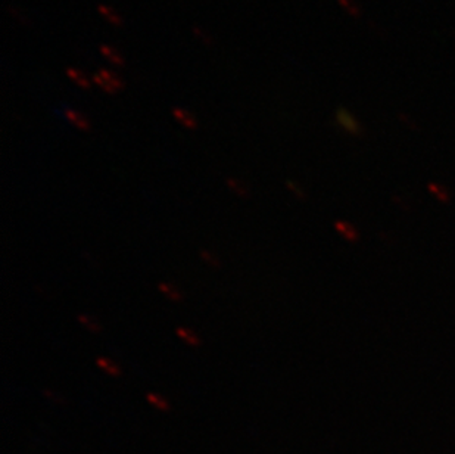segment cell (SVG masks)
I'll return each instance as SVG.
<instances>
[{
	"label": "cell",
	"mask_w": 455,
	"mask_h": 454,
	"mask_svg": "<svg viewBox=\"0 0 455 454\" xmlns=\"http://www.w3.org/2000/svg\"><path fill=\"white\" fill-rule=\"evenodd\" d=\"M92 81L95 83L99 89H102L103 92H106L109 95L118 93L124 87V81L121 80V77L116 76L114 71L106 70V68H102L96 74H93L92 76Z\"/></svg>",
	"instance_id": "6da1fadb"
},
{
	"label": "cell",
	"mask_w": 455,
	"mask_h": 454,
	"mask_svg": "<svg viewBox=\"0 0 455 454\" xmlns=\"http://www.w3.org/2000/svg\"><path fill=\"white\" fill-rule=\"evenodd\" d=\"M63 115L78 130H83V132H89L90 130V121L86 118L83 114H80L78 111H76V109L67 108L63 111Z\"/></svg>",
	"instance_id": "7a4b0ae2"
},
{
	"label": "cell",
	"mask_w": 455,
	"mask_h": 454,
	"mask_svg": "<svg viewBox=\"0 0 455 454\" xmlns=\"http://www.w3.org/2000/svg\"><path fill=\"white\" fill-rule=\"evenodd\" d=\"M172 115L175 119L186 128L189 130H196L198 128V121L196 118L190 114L189 111L183 109V108H172Z\"/></svg>",
	"instance_id": "3957f363"
},
{
	"label": "cell",
	"mask_w": 455,
	"mask_h": 454,
	"mask_svg": "<svg viewBox=\"0 0 455 454\" xmlns=\"http://www.w3.org/2000/svg\"><path fill=\"white\" fill-rule=\"evenodd\" d=\"M99 52L109 60L111 63H114L116 67H124V58L119 55V52L114 49L112 46L109 44H100L99 46Z\"/></svg>",
	"instance_id": "277c9868"
},
{
	"label": "cell",
	"mask_w": 455,
	"mask_h": 454,
	"mask_svg": "<svg viewBox=\"0 0 455 454\" xmlns=\"http://www.w3.org/2000/svg\"><path fill=\"white\" fill-rule=\"evenodd\" d=\"M97 11H99V14H100L105 20L108 21L109 24H112L115 27H121V25H122L121 17L115 12L111 6H108V5H99V6H97Z\"/></svg>",
	"instance_id": "5b68a950"
},
{
	"label": "cell",
	"mask_w": 455,
	"mask_h": 454,
	"mask_svg": "<svg viewBox=\"0 0 455 454\" xmlns=\"http://www.w3.org/2000/svg\"><path fill=\"white\" fill-rule=\"evenodd\" d=\"M67 76L70 77V79L73 80L74 83H76L78 87H81V89H90V80L87 79L81 71H78L77 68H73V67H68L67 68Z\"/></svg>",
	"instance_id": "8992f818"
},
{
	"label": "cell",
	"mask_w": 455,
	"mask_h": 454,
	"mask_svg": "<svg viewBox=\"0 0 455 454\" xmlns=\"http://www.w3.org/2000/svg\"><path fill=\"white\" fill-rule=\"evenodd\" d=\"M338 121H339V124H341L342 127H345V128H348V130H354V132H357L358 130V122L355 121V118L346 111V109H339L338 111Z\"/></svg>",
	"instance_id": "52a82bcc"
},
{
	"label": "cell",
	"mask_w": 455,
	"mask_h": 454,
	"mask_svg": "<svg viewBox=\"0 0 455 454\" xmlns=\"http://www.w3.org/2000/svg\"><path fill=\"white\" fill-rule=\"evenodd\" d=\"M158 289H159L164 295L167 296L168 299H171V301H175V302L181 301V294L178 292V289H177L174 285L168 283V282H161V283L158 285Z\"/></svg>",
	"instance_id": "ba28073f"
},
{
	"label": "cell",
	"mask_w": 455,
	"mask_h": 454,
	"mask_svg": "<svg viewBox=\"0 0 455 454\" xmlns=\"http://www.w3.org/2000/svg\"><path fill=\"white\" fill-rule=\"evenodd\" d=\"M96 364H97L103 372H106L109 376H119V373H121L119 367H118L116 364H114L109 358L99 357V358L96 360Z\"/></svg>",
	"instance_id": "9c48e42d"
},
{
	"label": "cell",
	"mask_w": 455,
	"mask_h": 454,
	"mask_svg": "<svg viewBox=\"0 0 455 454\" xmlns=\"http://www.w3.org/2000/svg\"><path fill=\"white\" fill-rule=\"evenodd\" d=\"M175 332H177L178 338L183 339V341H184L187 345H190V347H198V345L201 344L199 338L194 335L190 329H187V328H177Z\"/></svg>",
	"instance_id": "30bf717a"
},
{
	"label": "cell",
	"mask_w": 455,
	"mask_h": 454,
	"mask_svg": "<svg viewBox=\"0 0 455 454\" xmlns=\"http://www.w3.org/2000/svg\"><path fill=\"white\" fill-rule=\"evenodd\" d=\"M77 318H78V321H80L87 331H90V332H93V334H99V332H100V326H99V323H97V320H96L95 317L83 313V314H78Z\"/></svg>",
	"instance_id": "8fae6325"
},
{
	"label": "cell",
	"mask_w": 455,
	"mask_h": 454,
	"mask_svg": "<svg viewBox=\"0 0 455 454\" xmlns=\"http://www.w3.org/2000/svg\"><path fill=\"white\" fill-rule=\"evenodd\" d=\"M338 2H339V5L342 6V9H343L348 15H351V17H354V18H360L361 17L360 6H358L354 0H338Z\"/></svg>",
	"instance_id": "7c38bea8"
},
{
	"label": "cell",
	"mask_w": 455,
	"mask_h": 454,
	"mask_svg": "<svg viewBox=\"0 0 455 454\" xmlns=\"http://www.w3.org/2000/svg\"><path fill=\"white\" fill-rule=\"evenodd\" d=\"M227 186L234 192V193H237L239 197H243L246 198L247 197V190L246 187L242 184V181L240 180H237V178H233V177H228L227 178Z\"/></svg>",
	"instance_id": "4fadbf2b"
},
{
	"label": "cell",
	"mask_w": 455,
	"mask_h": 454,
	"mask_svg": "<svg viewBox=\"0 0 455 454\" xmlns=\"http://www.w3.org/2000/svg\"><path fill=\"white\" fill-rule=\"evenodd\" d=\"M201 257H202V260H204L205 263H208L209 266H212V267H220L218 258L215 257L212 252L207 251V249H201Z\"/></svg>",
	"instance_id": "5bb4252c"
},
{
	"label": "cell",
	"mask_w": 455,
	"mask_h": 454,
	"mask_svg": "<svg viewBox=\"0 0 455 454\" xmlns=\"http://www.w3.org/2000/svg\"><path fill=\"white\" fill-rule=\"evenodd\" d=\"M193 33H194V36L201 40L202 43H205V44H211V43H212L208 36L204 33V30H202V28H199V27H194V28H193Z\"/></svg>",
	"instance_id": "9a60e30c"
},
{
	"label": "cell",
	"mask_w": 455,
	"mask_h": 454,
	"mask_svg": "<svg viewBox=\"0 0 455 454\" xmlns=\"http://www.w3.org/2000/svg\"><path fill=\"white\" fill-rule=\"evenodd\" d=\"M148 400L151 401L152 404H155L156 407H161V409H165V407H167V404H165L161 398H158L155 394H148Z\"/></svg>",
	"instance_id": "2e32d148"
}]
</instances>
